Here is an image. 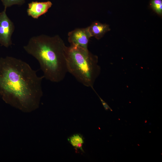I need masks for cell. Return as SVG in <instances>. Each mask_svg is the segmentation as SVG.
<instances>
[{
  "label": "cell",
  "instance_id": "cell-1",
  "mask_svg": "<svg viewBox=\"0 0 162 162\" xmlns=\"http://www.w3.org/2000/svg\"><path fill=\"white\" fill-rule=\"evenodd\" d=\"M44 78L20 59L10 56L0 58V96L5 103L23 111L39 107Z\"/></svg>",
  "mask_w": 162,
  "mask_h": 162
},
{
  "label": "cell",
  "instance_id": "cell-2",
  "mask_svg": "<svg viewBox=\"0 0 162 162\" xmlns=\"http://www.w3.org/2000/svg\"><path fill=\"white\" fill-rule=\"evenodd\" d=\"M67 46L58 35L41 34L31 38L24 50L38 61L44 78L55 82L63 80L68 72Z\"/></svg>",
  "mask_w": 162,
  "mask_h": 162
},
{
  "label": "cell",
  "instance_id": "cell-3",
  "mask_svg": "<svg viewBox=\"0 0 162 162\" xmlns=\"http://www.w3.org/2000/svg\"><path fill=\"white\" fill-rule=\"evenodd\" d=\"M66 60L68 72L85 86L93 88L100 72L98 56L88 49L70 45L67 47Z\"/></svg>",
  "mask_w": 162,
  "mask_h": 162
},
{
  "label": "cell",
  "instance_id": "cell-4",
  "mask_svg": "<svg viewBox=\"0 0 162 162\" xmlns=\"http://www.w3.org/2000/svg\"><path fill=\"white\" fill-rule=\"evenodd\" d=\"M4 9L0 12V45L8 48L12 44L11 37L15 29L14 23L8 16Z\"/></svg>",
  "mask_w": 162,
  "mask_h": 162
},
{
  "label": "cell",
  "instance_id": "cell-5",
  "mask_svg": "<svg viewBox=\"0 0 162 162\" xmlns=\"http://www.w3.org/2000/svg\"><path fill=\"white\" fill-rule=\"evenodd\" d=\"M68 36V40L70 44V45L88 49L89 40L92 37L88 31V27L76 29L69 32Z\"/></svg>",
  "mask_w": 162,
  "mask_h": 162
},
{
  "label": "cell",
  "instance_id": "cell-6",
  "mask_svg": "<svg viewBox=\"0 0 162 162\" xmlns=\"http://www.w3.org/2000/svg\"><path fill=\"white\" fill-rule=\"evenodd\" d=\"M52 5V3L50 1L32 2L28 4L27 14L34 19H37L46 13Z\"/></svg>",
  "mask_w": 162,
  "mask_h": 162
},
{
  "label": "cell",
  "instance_id": "cell-7",
  "mask_svg": "<svg viewBox=\"0 0 162 162\" xmlns=\"http://www.w3.org/2000/svg\"><path fill=\"white\" fill-rule=\"evenodd\" d=\"M88 28L92 37H94L98 40L101 39L106 33L110 30L108 25L98 21L93 22Z\"/></svg>",
  "mask_w": 162,
  "mask_h": 162
},
{
  "label": "cell",
  "instance_id": "cell-8",
  "mask_svg": "<svg viewBox=\"0 0 162 162\" xmlns=\"http://www.w3.org/2000/svg\"><path fill=\"white\" fill-rule=\"evenodd\" d=\"M68 140L73 147L80 149L83 152L84 151L82 147L84 142V139L80 134H74L69 137Z\"/></svg>",
  "mask_w": 162,
  "mask_h": 162
},
{
  "label": "cell",
  "instance_id": "cell-9",
  "mask_svg": "<svg viewBox=\"0 0 162 162\" xmlns=\"http://www.w3.org/2000/svg\"><path fill=\"white\" fill-rule=\"evenodd\" d=\"M150 8L160 16H162V0H150Z\"/></svg>",
  "mask_w": 162,
  "mask_h": 162
},
{
  "label": "cell",
  "instance_id": "cell-10",
  "mask_svg": "<svg viewBox=\"0 0 162 162\" xmlns=\"http://www.w3.org/2000/svg\"><path fill=\"white\" fill-rule=\"evenodd\" d=\"M4 6V9L14 5H22L25 2V0H1Z\"/></svg>",
  "mask_w": 162,
  "mask_h": 162
},
{
  "label": "cell",
  "instance_id": "cell-11",
  "mask_svg": "<svg viewBox=\"0 0 162 162\" xmlns=\"http://www.w3.org/2000/svg\"><path fill=\"white\" fill-rule=\"evenodd\" d=\"M95 92L97 94V95L98 96L99 99H100L102 104L104 107L105 109L106 110H110L111 111H112V110L111 109V108H110V107L109 106V105L107 104L105 102V101H104L99 96V95L97 93Z\"/></svg>",
  "mask_w": 162,
  "mask_h": 162
}]
</instances>
